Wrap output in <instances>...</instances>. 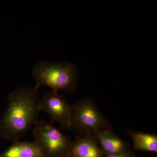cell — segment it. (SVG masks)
<instances>
[{
    "label": "cell",
    "instance_id": "4",
    "mask_svg": "<svg viewBox=\"0 0 157 157\" xmlns=\"http://www.w3.org/2000/svg\"><path fill=\"white\" fill-rule=\"evenodd\" d=\"M33 135L45 157H67L72 141L52 124L38 121Z\"/></svg>",
    "mask_w": 157,
    "mask_h": 157
},
{
    "label": "cell",
    "instance_id": "9",
    "mask_svg": "<svg viewBox=\"0 0 157 157\" xmlns=\"http://www.w3.org/2000/svg\"><path fill=\"white\" fill-rule=\"evenodd\" d=\"M132 138L133 147L140 151L157 152V136L155 134L128 131Z\"/></svg>",
    "mask_w": 157,
    "mask_h": 157
},
{
    "label": "cell",
    "instance_id": "8",
    "mask_svg": "<svg viewBox=\"0 0 157 157\" xmlns=\"http://www.w3.org/2000/svg\"><path fill=\"white\" fill-rule=\"evenodd\" d=\"M0 157H45L42 149L35 141H13Z\"/></svg>",
    "mask_w": 157,
    "mask_h": 157
},
{
    "label": "cell",
    "instance_id": "7",
    "mask_svg": "<svg viewBox=\"0 0 157 157\" xmlns=\"http://www.w3.org/2000/svg\"><path fill=\"white\" fill-rule=\"evenodd\" d=\"M97 139L99 145L106 155L132 151L129 144L119 137L111 128L106 129L98 133Z\"/></svg>",
    "mask_w": 157,
    "mask_h": 157
},
{
    "label": "cell",
    "instance_id": "3",
    "mask_svg": "<svg viewBox=\"0 0 157 157\" xmlns=\"http://www.w3.org/2000/svg\"><path fill=\"white\" fill-rule=\"evenodd\" d=\"M109 128H111L110 123L92 100L82 99L71 105L70 129L79 136L97 137L98 133Z\"/></svg>",
    "mask_w": 157,
    "mask_h": 157
},
{
    "label": "cell",
    "instance_id": "10",
    "mask_svg": "<svg viewBox=\"0 0 157 157\" xmlns=\"http://www.w3.org/2000/svg\"><path fill=\"white\" fill-rule=\"evenodd\" d=\"M104 157H136L135 154L132 151L117 154L106 155Z\"/></svg>",
    "mask_w": 157,
    "mask_h": 157
},
{
    "label": "cell",
    "instance_id": "6",
    "mask_svg": "<svg viewBox=\"0 0 157 157\" xmlns=\"http://www.w3.org/2000/svg\"><path fill=\"white\" fill-rule=\"evenodd\" d=\"M106 155L98 143L97 136L86 135L72 141L67 157H104Z\"/></svg>",
    "mask_w": 157,
    "mask_h": 157
},
{
    "label": "cell",
    "instance_id": "5",
    "mask_svg": "<svg viewBox=\"0 0 157 157\" xmlns=\"http://www.w3.org/2000/svg\"><path fill=\"white\" fill-rule=\"evenodd\" d=\"M39 107L63 128L70 129L71 106L58 91L52 90L45 94L39 100Z\"/></svg>",
    "mask_w": 157,
    "mask_h": 157
},
{
    "label": "cell",
    "instance_id": "2",
    "mask_svg": "<svg viewBox=\"0 0 157 157\" xmlns=\"http://www.w3.org/2000/svg\"><path fill=\"white\" fill-rule=\"evenodd\" d=\"M31 73L38 89L46 86L52 90L71 94L77 89L78 73L73 64L40 61L33 67Z\"/></svg>",
    "mask_w": 157,
    "mask_h": 157
},
{
    "label": "cell",
    "instance_id": "1",
    "mask_svg": "<svg viewBox=\"0 0 157 157\" xmlns=\"http://www.w3.org/2000/svg\"><path fill=\"white\" fill-rule=\"evenodd\" d=\"M39 89L20 87L8 96V107L0 119V135L12 142L18 140L39 121Z\"/></svg>",
    "mask_w": 157,
    "mask_h": 157
}]
</instances>
